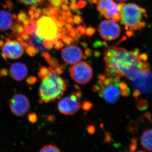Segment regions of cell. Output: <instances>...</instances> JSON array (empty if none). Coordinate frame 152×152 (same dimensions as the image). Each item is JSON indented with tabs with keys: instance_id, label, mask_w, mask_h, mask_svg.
<instances>
[{
	"instance_id": "1",
	"label": "cell",
	"mask_w": 152,
	"mask_h": 152,
	"mask_svg": "<svg viewBox=\"0 0 152 152\" xmlns=\"http://www.w3.org/2000/svg\"><path fill=\"white\" fill-rule=\"evenodd\" d=\"M148 58L147 54H141L137 48L128 51L123 48L108 47L104 55L105 74L120 78L125 77L134 81L141 75L150 72L149 64L146 62Z\"/></svg>"
},
{
	"instance_id": "2",
	"label": "cell",
	"mask_w": 152,
	"mask_h": 152,
	"mask_svg": "<svg viewBox=\"0 0 152 152\" xmlns=\"http://www.w3.org/2000/svg\"><path fill=\"white\" fill-rule=\"evenodd\" d=\"M121 78L113 75H100L93 89L106 102L110 104L115 103L121 95L127 96L129 94V88L124 82H121Z\"/></svg>"
},
{
	"instance_id": "3",
	"label": "cell",
	"mask_w": 152,
	"mask_h": 152,
	"mask_svg": "<svg viewBox=\"0 0 152 152\" xmlns=\"http://www.w3.org/2000/svg\"><path fill=\"white\" fill-rule=\"evenodd\" d=\"M48 73L42 80L39 96L40 103L54 102L62 96L66 90V84L64 80L52 67L49 68Z\"/></svg>"
},
{
	"instance_id": "4",
	"label": "cell",
	"mask_w": 152,
	"mask_h": 152,
	"mask_svg": "<svg viewBox=\"0 0 152 152\" xmlns=\"http://www.w3.org/2000/svg\"><path fill=\"white\" fill-rule=\"evenodd\" d=\"M145 15V9L136 4L129 3L123 6L120 19L126 28L131 31H137L145 26V23L142 21L143 16Z\"/></svg>"
},
{
	"instance_id": "5",
	"label": "cell",
	"mask_w": 152,
	"mask_h": 152,
	"mask_svg": "<svg viewBox=\"0 0 152 152\" xmlns=\"http://www.w3.org/2000/svg\"><path fill=\"white\" fill-rule=\"evenodd\" d=\"M36 34L41 39L45 41L55 39L61 29L58 28L55 20L52 17L42 16L37 21Z\"/></svg>"
},
{
	"instance_id": "6",
	"label": "cell",
	"mask_w": 152,
	"mask_h": 152,
	"mask_svg": "<svg viewBox=\"0 0 152 152\" xmlns=\"http://www.w3.org/2000/svg\"><path fill=\"white\" fill-rule=\"evenodd\" d=\"M71 77L77 83L84 85L89 82L93 77L91 67L86 62H79L69 69Z\"/></svg>"
},
{
	"instance_id": "7",
	"label": "cell",
	"mask_w": 152,
	"mask_h": 152,
	"mask_svg": "<svg viewBox=\"0 0 152 152\" xmlns=\"http://www.w3.org/2000/svg\"><path fill=\"white\" fill-rule=\"evenodd\" d=\"M124 4H117L113 0H99L98 2V10L106 18L115 22L119 20L121 12Z\"/></svg>"
},
{
	"instance_id": "8",
	"label": "cell",
	"mask_w": 152,
	"mask_h": 152,
	"mask_svg": "<svg viewBox=\"0 0 152 152\" xmlns=\"http://www.w3.org/2000/svg\"><path fill=\"white\" fill-rule=\"evenodd\" d=\"M81 96V93L78 92L63 98L58 104L59 111L61 113L67 115H74L82 107L81 103L79 101Z\"/></svg>"
},
{
	"instance_id": "9",
	"label": "cell",
	"mask_w": 152,
	"mask_h": 152,
	"mask_svg": "<svg viewBox=\"0 0 152 152\" xmlns=\"http://www.w3.org/2000/svg\"><path fill=\"white\" fill-rule=\"evenodd\" d=\"M98 31L102 37L106 41L113 40L121 32L120 26L112 20H105L99 25Z\"/></svg>"
},
{
	"instance_id": "10",
	"label": "cell",
	"mask_w": 152,
	"mask_h": 152,
	"mask_svg": "<svg viewBox=\"0 0 152 152\" xmlns=\"http://www.w3.org/2000/svg\"><path fill=\"white\" fill-rule=\"evenodd\" d=\"M6 42L2 47V56L4 59L7 58L17 59L20 58L24 53V47L18 40H11L6 39Z\"/></svg>"
},
{
	"instance_id": "11",
	"label": "cell",
	"mask_w": 152,
	"mask_h": 152,
	"mask_svg": "<svg viewBox=\"0 0 152 152\" xmlns=\"http://www.w3.org/2000/svg\"><path fill=\"white\" fill-rule=\"evenodd\" d=\"M10 106L11 112L14 115L22 116L26 113L29 109V101L25 95L18 94L12 98Z\"/></svg>"
},
{
	"instance_id": "12",
	"label": "cell",
	"mask_w": 152,
	"mask_h": 152,
	"mask_svg": "<svg viewBox=\"0 0 152 152\" xmlns=\"http://www.w3.org/2000/svg\"><path fill=\"white\" fill-rule=\"evenodd\" d=\"M61 57L66 64L74 65L82 60L83 53L79 47L75 45H71L62 50Z\"/></svg>"
},
{
	"instance_id": "13",
	"label": "cell",
	"mask_w": 152,
	"mask_h": 152,
	"mask_svg": "<svg viewBox=\"0 0 152 152\" xmlns=\"http://www.w3.org/2000/svg\"><path fill=\"white\" fill-rule=\"evenodd\" d=\"M133 85L136 91L139 92H145L152 90V74L141 75L135 80L133 81Z\"/></svg>"
},
{
	"instance_id": "14",
	"label": "cell",
	"mask_w": 152,
	"mask_h": 152,
	"mask_svg": "<svg viewBox=\"0 0 152 152\" xmlns=\"http://www.w3.org/2000/svg\"><path fill=\"white\" fill-rule=\"evenodd\" d=\"M10 72L12 78L17 81H20L27 76L28 70L27 67L25 64L16 62L11 65Z\"/></svg>"
},
{
	"instance_id": "15",
	"label": "cell",
	"mask_w": 152,
	"mask_h": 152,
	"mask_svg": "<svg viewBox=\"0 0 152 152\" xmlns=\"http://www.w3.org/2000/svg\"><path fill=\"white\" fill-rule=\"evenodd\" d=\"M13 15L10 12L0 11V31L10 29L13 24Z\"/></svg>"
},
{
	"instance_id": "16",
	"label": "cell",
	"mask_w": 152,
	"mask_h": 152,
	"mask_svg": "<svg viewBox=\"0 0 152 152\" xmlns=\"http://www.w3.org/2000/svg\"><path fill=\"white\" fill-rule=\"evenodd\" d=\"M26 41L29 45L32 46L35 48L39 52L45 51V48L43 45L44 40L41 39L36 33H32L29 35V38Z\"/></svg>"
},
{
	"instance_id": "17",
	"label": "cell",
	"mask_w": 152,
	"mask_h": 152,
	"mask_svg": "<svg viewBox=\"0 0 152 152\" xmlns=\"http://www.w3.org/2000/svg\"><path fill=\"white\" fill-rule=\"evenodd\" d=\"M141 143L144 149L152 151V129L148 130L143 133Z\"/></svg>"
},
{
	"instance_id": "18",
	"label": "cell",
	"mask_w": 152,
	"mask_h": 152,
	"mask_svg": "<svg viewBox=\"0 0 152 152\" xmlns=\"http://www.w3.org/2000/svg\"><path fill=\"white\" fill-rule=\"evenodd\" d=\"M11 28L14 32L17 33L19 35L25 32L24 26L20 24V23H19L13 24Z\"/></svg>"
},
{
	"instance_id": "19",
	"label": "cell",
	"mask_w": 152,
	"mask_h": 152,
	"mask_svg": "<svg viewBox=\"0 0 152 152\" xmlns=\"http://www.w3.org/2000/svg\"><path fill=\"white\" fill-rule=\"evenodd\" d=\"M71 4H76L77 2L78 7L83 8L85 7L86 4V2H89L91 4H95L98 3V0H71Z\"/></svg>"
},
{
	"instance_id": "20",
	"label": "cell",
	"mask_w": 152,
	"mask_h": 152,
	"mask_svg": "<svg viewBox=\"0 0 152 152\" xmlns=\"http://www.w3.org/2000/svg\"><path fill=\"white\" fill-rule=\"evenodd\" d=\"M40 152H60L61 151L56 146L50 145L45 146L40 150Z\"/></svg>"
},
{
	"instance_id": "21",
	"label": "cell",
	"mask_w": 152,
	"mask_h": 152,
	"mask_svg": "<svg viewBox=\"0 0 152 152\" xmlns=\"http://www.w3.org/2000/svg\"><path fill=\"white\" fill-rule=\"evenodd\" d=\"M26 48V53L31 57H34L39 52V51L32 46L29 45Z\"/></svg>"
},
{
	"instance_id": "22",
	"label": "cell",
	"mask_w": 152,
	"mask_h": 152,
	"mask_svg": "<svg viewBox=\"0 0 152 152\" xmlns=\"http://www.w3.org/2000/svg\"><path fill=\"white\" fill-rule=\"evenodd\" d=\"M25 32L28 34L30 35L34 33H36L37 31V24L28 25L27 26H25Z\"/></svg>"
},
{
	"instance_id": "23",
	"label": "cell",
	"mask_w": 152,
	"mask_h": 152,
	"mask_svg": "<svg viewBox=\"0 0 152 152\" xmlns=\"http://www.w3.org/2000/svg\"><path fill=\"white\" fill-rule=\"evenodd\" d=\"M17 16V21L19 23H20L22 21L28 18L27 15L25 12L23 11H20Z\"/></svg>"
},
{
	"instance_id": "24",
	"label": "cell",
	"mask_w": 152,
	"mask_h": 152,
	"mask_svg": "<svg viewBox=\"0 0 152 152\" xmlns=\"http://www.w3.org/2000/svg\"><path fill=\"white\" fill-rule=\"evenodd\" d=\"M49 2L55 8L58 10L62 4L63 0H49Z\"/></svg>"
},
{
	"instance_id": "25",
	"label": "cell",
	"mask_w": 152,
	"mask_h": 152,
	"mask_svg": "<svg viewBox=\"0 0 152 152\" xmlns=\"http://www.w3.org/2000/svg\"><path fill=\"white\" fill-rule=\"evenodd\" d=\"M43 46L45 48V49H48V50H50L53 48L54 45V43L53 42L52 40H45L43 42Z\"/></svg>"
},
{
	"instance_id": "26",
	"label": "cell",
	"mask_w": 152,
	"mask_h": 152,
	"mask_svg": "<svg viewBox=\"0 0 152 152\" xmlns=\"http://www.w3.org/2000/svg\"><path fill=\"white\" fill-rule=\"evenodd\" d=\"M28 119L30 122L34 124L37 121V116L35 113H30L28 115Z\"/></svg>"
},
{
	"instance_id": "27",
	"label": "cell",
	"mask_w": 152,
	"mask_h": 152,
	"mask_svg": "<svg viewBox=\"0 0 152 152\" xmlns=\"http://www.w3.org/2000/svg\"><path fill=\"white\" fill-rule=\"evenodd\" d=\"M20 2L26 5L32 4L36 3H41L43 0H19Z\"/></svg>"
},
{
	"instance_id": "28",
	"label": "cell",
	"mask_w": 152,
	"mask_h": 152,
	"mask_svg": "<svg viewBox=\"0 0 152 152\" xmlns=\"http://www.w3.org/2000/svg\"><path fill=\"white\" fill-rule=\"evenodd\" d=\"M37 79L34 76H31L28 77L26 80L27 83L28 85H32L35 84L37 82Z\"/></svg>"
},
{
	"instance_id": "29",
	"label": "cell",
	"mask_w": 152,
	"mask_h": 152,
	"mask_svg": "<svg viewBox=\"0 0 152 152\" xmlns=\"http://www.w3.org/2000/svg\"><path fill=\"white\" fill-rule=\"evenodd\" d=\"M3 7L5 8H9L12 10L13 8L14 5L10 0H6L5 4L3 5Z\"/></svg>"
},
{
	"instance_id": "30",
	"label": "cell",
	"mask_w": 152,
	"mask_h": 152,
	"mask_svg": "<svg viewBox=\"0 0 152 152\" xmlns=\"http://www.w3.org/2000/svg\"><path fill=\"white\" fill-rule=\"evenodd\" d=\"M54 48L56 50H59L61 48H62L64 46V44L61 41L57 40L56 41V42L54 44Z\"/></svg>"
},
{
	"instance_id": "31",
	"label": "cell",
	"mask_w": 152,
	"mask_h": 152,
	"mask_svg": "<svg viewBox=\"0 0 152 152\" xmlns=\"http://www.w3.org/2000/svg\"><path fill=\"white\" fill-rule=\"evenodd\" d=\"M41 56L44 58L46 60V61L47 62V63H49L51 59V57L49 54L48 53H47V52H44L41 55Z\"/></svg>"
},
{
	"instance_id": "32",
	"label": "cell",
	"mask_w": 152,
	"mask_h": 152,
	"mask_svg": "<svg viewBox=\"0 0 152 152\" xmlns=\"http://www.w3.org/2000/svg\"><path fill=\"white\" fill-rule=\"evenodd\" d=\"M82 106H83V108L84 110H88L91 107L92 104L88 102H85L83 103V105H82Z\"/></svg>"
},
{
	"instance_id": "33",
	"label": "cell",
	"mask_w": 152,
	"mask_h": 152,
	"mask_svg": "<svg viewBox=\"0 0 152 152\" xmlns=\"http://www.w3.org/2000/svg\"><path fill=\"white\" fill-rule=\"evenodd\" d=\"M95 32V29L94 28L91 27H89L86 30V34L87 35L91 37L92 36Z\"/></svg>"
},
{
	"instance_id": "34",
	"label": "cell",
	"mask_w": 152,
	"mask_h": 152,
	"mask_svg": "<svg viewBox=\"0 0 152 152\" xmlns=\"http://www.w3.org/2000/svg\"><path fill=\"white\" fill-rule=\"evenodd\" d=\"M8 72L7 70L5 69H3L0 70V77H4L7 75Z\"/></svg>"
},
{
	"instance_id": "35",
	"label": "cell",
	"mask_w": 152,
	"mask_h": 152,
	"mask_svg": "<svg viewBox=\"0 0 152 152\" xmlns=\"http://www.w3.org/2000/svg\"><path fill=\"white\" fill-rule=\"evenodd\" d=\"M19 37L22 38V39L24 40L27 41L28 39L29 38V35L27 33H24L20 35Z\"/></svg>"
},
{
	"instance_id": "36",
	"label": "cell",
	"mask_w": 152,
	"mask_h": 152,
	"mask_svg": "<svg viewBox=\"0 0 152 152\" xmlns=\"http://www.w3.org/2000/svg\"><path fill=\"white\" fill-rule=\"evenodd\" d=\"M38 7L37 3H34V4H32L31 6L30 9L31 10L34 11V12H36Z\"/></svg>"
},
{
	"instance_id": "37",
	"label": "cell",
	"mask_w": 152,
	"mask_h": 152,
	"mask_svg": "<svg viewBox=\"0 0 152 152\" xmlns=\"http://www.w3.org/2000/svg\"><path fill=\"white\" fill-rule=\"evenodd\" d=\"M30 19L29 18H28L26 20H25L21 22L22 25L24 26H28L30 24Z\"/></svg>"
},
{
	"instance_id": "38",
	"label": "cell",
	"mask_w": 152,
	"mask_h": 152,
	"mask_svg": "<svg viewBox=\"0 0 152 152\" xmlns=\"http://www.w3.org/2000/svg\"><path fill=\"white\" fill-rule=\"evenodd\" d=\"M73 21L76 23L78 24L80 22H81L80 18V17L78 16L74 17Z\"/></svg>"
},
{
	"instance_id": "39",
	"label": "cell",
	"mask_w": 152,
	"mask_h": 152,
	"mask_svg": "<svg viewBox=\"0 0 152 152\" xmlns=\"http://www.w3.org/2000/svg\"><path fill=\"white\" fill-rule=\"evenodd\" d=\"M34 16L35 18L37 19L39 18V17L40 16V14H38V13L36 12L34 14Z\"/></svg>"
},
{
	"instance_id": "40",
	"label": "cell",
	"mask_w": 152,
	"mask_h": 152,
	"mask_svg": "<svg viewBox=\"0 0 152 152\" xmlns=\"http://www.w3.org/2000/svg\"><path fill=\"white\" fill-rule=\"evenodd\" d=\"M36 12L38 13V14L40 15L41 13H42V10L40 8H37L36 11Z\"/></svg>"
},
{
	"instance_id": "41",
	"label": "cell",
	"mask_w": 152,
	"mask_h": 152,
	"mask_svg": "<svg viewBox=\"0 0 152 152\" xmlns=\"http://www.w3.org/2000/svg\"><path fill=\"white\" fill-rule=\"evenodd\" d=\"M29 15H34V11L31 10H30L29 11Z\"/></svg>"
},
{
	"instance_id": "42",
	"label": "cell",
	"mask_w": 152,
	"mask_h": 152,
	"mask_svg": "<svg viewBox=\"0 0 152 152\" xmlns=\"http://www.w3.org/2000/svg\"><path fill=\"white\" fill-rule=\"evenodd\" d=\"M4 42L3 40H0V48L3 46Z\"/></svg>"
},
{
	"instance_id": "43",
	"label": "cell",
	"mask_w": 152,
	"mask_h": 152,
	"mask_svg": "<svg viewBox=\"0 0 152 152\" xmlns=\"http://www.w3.org/2000/svg\"><path fill=\"white\" fill-rule=\"evenodd\" d=\"M29 18L30 19V20H34V19H35L34 16V15H31V16H30Z\"/></svg>"
},
{
	"instance_id": "44",
	"label": "cell",
	"mask_w": 152,
	"mask_h": 152,
	"mask_svg": "<svg viewBox=\"0 0 152 152\" xmlns=\"http://www.w3.org/2000/svg\"><path fill=\"white\" fill-rule=\"evenodd\" d=\"M116 1L121 2H124L126 1H128V0H116Z\"/></svg>"
}]
</instances>
